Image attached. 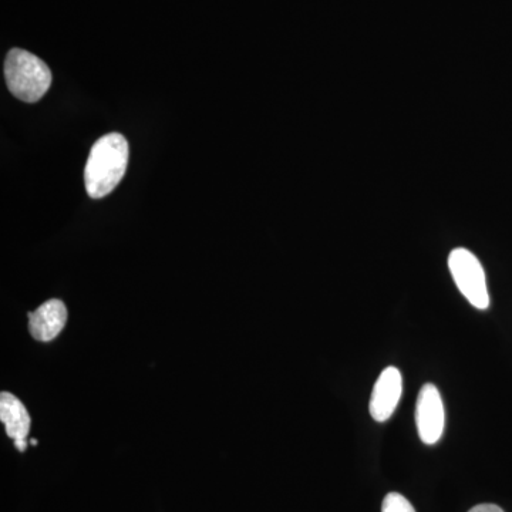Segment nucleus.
<instances>
[{
    "label": "nucleus",
    "mask_w": 512,
    "mask_h": 512,
    "mask_svg": "<svg viewBox=\"0 0 512 512\" xmlns=\"http://www.w3.org/2000/svg\"><path fill=\"white\" fill-rule=\"evenodd\" d=\"M128 143L119 133L106 134L92 147L84 167V185L94 200L109 195L126 174Z\"/></svg>",
    "instance_id": "1"
},
{
    "label": "nucleus",
    "mask_w": 512,
    "mask_h": 512,
    "mask_svg": "<svg viewBox=\"0 0 512 512\" xmlns=\"http://www.w3.org/2000/svg\"><path fill=\"white\" fill-rule=\"evenodd\" d=\"M5 77L10 93L25 103L42 99L52 84V72L42 59L22 49H12L6 57Z\"/></svg>",
    "instance_id": "2"
},
{
    "label": "nucleus",
    "mask_w": 512,
    "mask_h": 512,
    "mask_svg": "<svg viewBox=\"0 0 512 512\" xmlns=\"http://www.w3.org/2000/svg\"><path fill=\"white\" fill-rule=\"evenodd\" d=\"M448 269L456 282L458 291L474 308L484 311L490 306L483 265L473 252L466 248H456L451 251L448 256Z\"/></svg>",
    "instance_id": "3"
},
{
    "label": "nucleus",
    "mask_w": 512,
    "mask_h": 512,
    "mask_svg": "<svg viewBox=\"0 0 512 512\" xmlns=\"http://www.w3.org/2000/svg\"><path fill=\"white\" fill-rule=\"evenodd\" d=\"M444 404L441 394L434 384L421 387L416 404V424L419 436L424 444H436L444 431Z\"/></svg>",
    "instance_id": "4"
},
{
    "label": "nucleus",
    "mask_w": 512,
    "mask_h": 512,
    "mask_svg": "<svg viewBox=\"0 0 512 512\" xmlns=\"http://www.w3.org/2000/svg\"><path fill=\"white\" fill-rule=\"evenodd\" d=\"M403 392L402 373L396 367H386L380 373L379 379L370 397L369 412L379 423L389 420L400 402Z\"/></svg>",
    "instance_id": "5"
},
{
    "label": "nucleus",
    "mask_w": 512,
    "mask_h": 512,
    "mask_svg": "<svg viewBox=\"0 0 512 512\" xmlns=\"http://www.w3.org/2000/svg\"><path fill=\"white\" fill-rule=\"evenodd\" d=\"M66 322V305L59 299H50L29 313L30 335L39 342H52L60 335Z\"/></svg>",
    "instance_id": "6"
},
{
    "label": "nucleus",
    "mask_w": 512,
    "mask_h": 512,
    "mask_svg": "<svg viewBox=\"0 0 512 512\" xmlns=\"http://www.w3.org/2000/svg\"><path fill=\"white\" fill-rule=\"evenodd\" d=\"M0 420L6 434L13 440H26L30 431V416L25 404L8 392L0 394Z\"/></svg>",
    "instance_id": "7"
},
{
    "label": "nucleus",
    "mask_w": 512,
    "mask_h": 512,
    "mask_svg": "<svg viewBox=\"0 0 512 512\" xmlns=\"http://www.w3.org/2000/svg\"><path fill=\"white\" fill-rule=\"evenodd\" d=\"M382 512H416V510L402 494L390 493L383 500Z\"/></svg>",
    "instance_id": "8"
},
{
    "label": "nucleus",
    "mask_w": 512,
    "mask_h": 512,
    "mask_svg": "<svg viewBox=\"0 0 512 512\" xmlns=\"http://www.w3.org/2000/svg\"><path fill=\"white\" fill-rule=\"evenodd\" d=\"M468 512H504L503 508L495 504H480L477 507L471 508Z\"/></svg>",
    "instance_id": "9"
},
{
    "label": "nucleus",
    "mask_w": 512,
    "mask_h": 512,
    "mask_svg": "<svg viewBox=\"0 0 512 512\" xmlns=\"http://www.w3.org/2000/svg\"><path fill=\"white\" fill-rule=\"evenodd\" d=\"M29 444L26 440H16L15 441V447L18 448L19 451H25L26 448H28Z\"/></svg>",
    "instance_id": "10"
},
{
    "label": "nucleus",
    "mask_w": 512,
    "mask_h": 512,
    "mask_svg": "<svg viewBox=\"0 0 512 512\" xmlns=\"http://www.w3.org/2000/svg\"><path fill=\"white\" fill-rule=\"evenodd\" d=\"M30 444H32V446H36L37 440L36 439L30 440Z\"/></svg>",
    "instance_id": "11"
}]
</instances>
